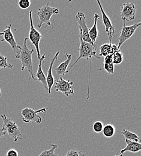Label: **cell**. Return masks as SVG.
I'll use <instances>...</instances> for the list:
<instances>
[{"mask_svg":"<svg viewBox=\"0 0 141 156\" xmlns=\"http://www.w3.org/2000/svg\"><path fill=\"white\" fill-rule=\"evenodd\" d=\"M28 38H25L22 47H21V51L20 54L16 58L19 59L22 63L21 70L24 71L25 69H27L30 73V77L33 80H36V78L34 74L33 66V59L32 55L34 52V50L33 49H30L28 46L26 42Z\"/></svg>","mask_w":141,"mask_h":156,"instance_id":"cell-1","label":"cell"},{"mask_svg":"<svg viewBox=\"0 0 141 156\" xmlns=\"http://www.w3.org/2000/svg\"><path fill=\"white\" fill-rule=\"evenodd\" d=\"M79 37L80 39V46L79 48V57L75 61V62L71 66L70 69H67V73L69 72V71L73 67V66L78 62L79 60L81 59H91L93 57H96L97 58L99 59L96 55L97 51H96V44H90L89 43L84 41L82 37H81V33L79 34Z\"/></svg>","mask_w":141,"mask_h":156,"instance_id":"cell-2","label":"cell"},{"mask_svg":"<svg viewBox=\"0 0 141 156\" xmlns=\"http://www.w3.org/2000/svg\"><path fill=\"white\" fill-rule=\"evenodd\" d=\"M59 13V9L56 7L51 6L50 2H48L46 5L42 7L39 8L37 16L39 18V23L37 25V28H41L43 25L46 24L45 28L48 26H51V18L53 15H58Z\"/></svg>","mask_w":141,"mask_h":156,"instance_id":"cell-3","label":"cell"},{"mask_svg":"<svg viewBox=\"0 0 141 156\" xmlns=\"http://www.w3.org/2000/svg\"><path fill=\"white\" fill-rule=\"evenodd\" d=\"M1 117L4 123L2 128L5 133L10 137L15 142L22 139V133L17 124L12 119L7 117L5 114L1 115Z\"/></svg>","mask_w":141,"mask_h":156,"instance_id":"cell-4","label":"cell"},{"mask_svg":"<svg viewBox=\"0 0 141 156\" xmlns=\"http://www.w3.org/2000/svg\"><path fill=\"white\" fill-rule=\"evenodd\" d=\"M47 110H48V108H43L37 111L29 108H24L21 112V114L23 117V121L25 123L31 122L40 124L42 121V119L39 114H45Z\"/></svg>","mask_w":141,"mask_h":156,"instance_id":"cell-5","label":"cell"},{"mask_svg":"<svg viewBox=\"0 0 141 156\" xmlns=\"http://www.w3.org/2000/svg\"><path fill=\"white\" fill-rule=\"evenodd\" d=\"M33 11L30 10L29 12V18H30V30L29 32V38L30 40L31 43L36 48V50L37 54V58L39 59L41 58V52L39 48V44L41 42V40L42 39V36L41 33L36 30L33 24V17H32Z\"/></svg>","mask_w":141,"mask_h":156,"instance_id":"cell-6","label":"cell"},{"mask_svg":"<svg viewBox=\"0 0 141 156\" xmlns=\"http://www.w3.org/2000/svg\"><path fill=\"white\" fill-rule=\"evenodd\" d=\"M141 25V22L134 23L132 25L126 26L125 24V21H123V25L120 32V35L118 38V44L117 46V49L120 50L122 44L127 40H128L135 34L136 30Z\"/></svg>","mask_w":141,"mask_h":156,"instance_id":"cell-7","label":"cell"},{"mask_svg":"<svg viewBox=\"0 0 141 156\" xmlns=\"http://www.w3.org/2000/svg\"><path fill=\"white\" fill-rule=\"evenodd\" d=\"M54 88L57 92L60 91L64 94L66 97H69L70 95L74 94V90L73 89V82L70 81V78L65 80L62 79V76H60V79L55 82Z\"/></svg>","mask_w":141,"mask_h":156,"instance_id":"cell-8","label":"cell"},{"mask_svg":"<svg viewBox=\"0 0 141 156\" xmlns=\"http://www.w3.org/2000/svg\"><path fill=\"white\" fill-rule=\"evenodd\" d=\"M137 7L134 2L123 3L121 6L120 17L123 21H131L135 19Z\"/></svg>","mask_w":141,"mask_h":156,"instance_id":"cell-9","label":"cell"},{"mask_svg":"<svg viewBox=\"0 0 141 156\" xmlns=\"http://www.w3.org/2000/svg\"><path fill=\"white\" fill-rule=\"evenodd\" d=\"M75 20L79 24V33H81V37L82 40L85 42L94 44V43H93L92 41L89 37L88 28L87 27L86 25V18L84 13L81 12H78L76 15Z\"/></svg>","mask_w":141,"mask_h":156,"instance_id":"cell-10","label":"cell"},{"mask_svg":"<svg viewBox=\"0 0 141 156\" xmlns=\"http://www.w3.org/2000/svg\"><path fill=\"white\" fill-rule=\"evenodd\" d=\"M1 34L3 36L4 41H6L13 49L15 57L16 58L20 54L21 47L17 44V43L15 39L13 34L12 31V24L7 25L6 27V29H5L1 33Z\"/></svg>","mask_w":141,"mask_h":156,"instance_id":"cell-11","label":"cell"},{"mask_svg":"<svg viewBox=\"0 0 141 156\" xmlns=\"http://www.w3.org/2000/svg\"><path fill=\"white\" fill-rule=\"evenodd\" d=\"M97 4L99 6L100 10L101 13V15H102L103 23L104 26L105 27V32L107 34V36L109 38V43H111L112 39V37L114 36V34H115V28L113 26L112 23L111 22L110 18H109V16L104 12L100 1L97 0Z\"/></svg>","mask_w":141,"mask_h":156,"instance_id":"cell-12","label":"cell"},{"mask_svg":"<svg viewBox=\"0 0 141 156\" xmlns=\"http://www.w3.org/2000/svg\"><path fill=\"white\" fill-rule=\"evenodd\" d=\"M60 54V52L58 51L56 54L55 55L54 57L51 59V63H50V66L49 67V69L48 71V74H47V76H46V82H47V85H48V93L50 94L51 93V90L52 87H54V83H55V79L54 77L53 73H52V68H53V66L55 63V62L57 61V59L58 57V55Z\"/></svg>","mask_w":141,"mask_h":156,"instance_id":"cell-13","label":"cell"},{"mask_svg":"<svg viewBox=\"0 0 141 156\" xmlns=\"http://www.w3.org/2000/svg\"><path fill=\"white\" fill-rule=\"evenodd\" d=\"M46 55L44 54L39 59V66H38V69L36 75V76L37 78V80H39V82H41L42 83V85L43 87V88L48 91V85H47V82H46V78L45 75L43 73V71L42 70V64L43 62H44V59H46Z\"/></svg>","mask_w":141,"mask_h":156,"instance_id":"cell-14","label":"cell"},{"mask_svg":"<svg viewBox=\"0 0 141 156\" xmlns=\"http://www.w3.org/2000/svg\"><path fill=\"white\" fill-rule=\"evenodd\" d=\"M126 147L122 149L120 151V154H123L125 152H132V153H138L141 150V144L139 142L130 141L125 139Z\"/></svg>","mask_w":141,"mask_h":156,"instance_id":"cell-15","label":"cell"},{"mask_svg":"<svg viewBox=\"0 0 141 156\" xmlns=\"http://www.w3.org/2000/svg\"><path fill=\"white\" fill-rule=\"evenodd\" d=\"M118 50L117 45L112 43H104L100 47L99 57H104L107 55L113 54Z\"/></svg>","mask_w":141,"mask_h":156,"instance_id":"cell-16","label":"cell"},{"mask_svg":"<svg viewBox=\"0 0 141 156\" xmlns=\"http://www.w3.org/2000/svg\"><path fill=\"white\" fill-rule=\"evenodd\" d=\"M94 24L93 25V27L88 29V34H89V37L91 39V40L92 41L93 43L95 44L97 39L99 36V32H98V28L97 27V22L99 20H100V16L98 14L95 13L94 16Z\"/></svg>","mask_w":141,"mask_h":156,"instance_id":"cell-17","label":"cell"},{"mask_svg":"<svg viewBox=\"0 0 141 156\" xmlns=\"http://www.w3.org/2000/svg\"><path fill=\"white\" fill-rule=\"evenodd\" d=\"M65 55L66 57L65 61L61 63L59 66H58L55 69V71L60 76L65 75V73H67V70L68 69V66L70 63V61L72 60V55L68 54L67 52H65Z\"/></svg>","mask_w":141,"mask_h":156,"instance_id":"cell-18","label":"cell"},{"mask_svg":"<svg viewBox=\"0 0 141 156\" xmlns=\"http://www.w3.org/2000/svg\"><path fill=\"white\" fill-rule=\"evenodd\" d=\"M115 127L112 124H107L103 126V135L106 137H112L115 133Z\"/></svg>","mask_w":141,"mask_h":156,"instance_id":"cell-19","label":"cell"},{"mask_svg":"<svg viewBox=\"0 0 141 156\" xmlns=\"http://www.w3.org/2000/svg\"><path fill=\"white\" fill-rule=\"evenodd\" d=\"M121 134L127 140H129L130 141H134L136 142H138L140 140V137L136 134L133 132H131L126 129H123L121 132Z\"/></svg>","mask_w":141,"mask_h":156,"instance_id":"cell-20","label":"cell"},{"mask_svg":"<svg viewBox=\"0 0 141 156\" xmlns=\"http://www.w3.org/2000/svg\"><path fill=\"white\" fill-rule=\"evenodd\" d=\"M13 67V65L8 63L7 58L0 54V70L1 69H12Z\"/></svg>","mask_w":141,"mask_h":156,"instance_id":"cell-21","label":"cell"},{"mask_svg":"<svg viewBox=\"0 0 141 156\" xmlns=\"http://www.w3.org/2000/svg\"><path fill=\"white\" fill-rule=\"evenodd\" d=\"M51 149L48 150H44L39 156H59L58 154L55 153V150L57 148L58 146L55 144H51Z\"/></svg>","mask_w":141,"mask_h":156,"instance_id":"cell-22","label":"cell"},{"mask_svg":"<svg viewBox=\"0 0 141 156\" xmlns=\"http://www.w3.org/2000/svg\"><path fill=\"white\" fill-rule=\"evenodd\" d=\"M123 61V55L120 50H118L112 54V63L114 64H120Z\"/></svg>","mask_w":141,"mask_h":156,"instance_id":"cell-23","label":"cell"},{"mask_svg":"<svg viewBox=\"0 0 141 156\" xmlns=\"http://www.w3.org/2000/svg\"><path fill=\"white\" fill-rule=\"evenodd\" d=\"M103 126L104 125L101 121H96L93 124V130L96 133H100L101 132H102L103 130Z\"/></svg>","mask_w":141,"mask_h":156,"instance_id":"cell-24","label":"cell"},{"mask_svg":"<svg viewBox=\"0 0 141 156\" xmlns=\"http://www.w3.org/2000/svg\"><path fill=\"white\" fill-rule=\"evenodd\" d=\"M65 156H85V154L83 153L82 150L72 149L67 151Z\"/></svg>","mask_w":141,"mask_h":156,"instance_id":"cell-25","label":"cell"},{"mask_svg":"<svg viewBox=\"0 0 141 156\" xmlns=\"http://www.w3.org/2000/svg\"><path fill=\"white\" fill-rule=\"evenodd\" d=\"M18 4L21 9L26 10L30 7L31 1L30 0H19Z\"/></svg>","mask_w":141,"mask_h":156,"instance_id":"cell-26","label":"cell"},{"mask_svg":"<svg viewBox=\"0 0 141 156\" xmlns=\"http://www.w3.org/2000/svg\"><path fill=\"white\" fill-rule=\"evenodd\" d=\"M103 69L111 75H113L114 73V64H104Z\"/></svg>","mask_w":141,"mask_h":156,"instance_id":"cell-27","label":"cell"},{"mask_svg":"<svg viewBox=\"0 0 141 156\" xmlns=\"http://www.w3.org/2000/svg\"><path fill=\"white\" fill-rule=\"evenodd\" d=\"M6 156H19V154L15 149H10L7 151Z\"/></svg>","mask_w":141,"mask_h":156,"instance_id":"cell-28","label":"cell"},{"mask_svg":"<svg viewBox=\"0 0 141 156\" xmlns=\"http://www.w3.org/2000/svg\"><path fill=\"white\" fill-rule=\"evenodd\" d=\"M112 54L107 55L104 58V64H112Z\"/></svg>","mask_w":141,"mask_h":156,"instance_id":"cell-29","label":"cell"},{"mask_svg":"<svg viewBox=\"0 0 141 156\" xmlns=\"http://www.w3.org/2000/svg\"><path fill=\"white\" fill-rule=\"evenodd\" d=\"M5 135H6V133H5L4 129L2 127L0 128V141L2 140L3 137Z\"/></svg>","mask_w":141,"mask_h":156,"instance_id":"cell-30","label":"cell"},{"mask_svg":"<svg viewBox=\"0 0 141 156\" xmlns=\"http://www.w3.org/2000/svg\"><path fill=\"white\" fill-rule=\"evenodd\" d=\"M4 41V37H3V36L2 35L1 33H0V42H2Z\"/></svg>","mask_w":141,"mask_h":156,"instance_id":"cell-31","label":"cell"},{"mask_svg":"<svg viewBox=\"0 0 141 156\" xmlns=\"http://www.w3.org/2000/svg\"><path fill=\"white\" fill-rule=\"evenodd\" d=\"M123 156V154H120V156H118V155H115V156Z\"/></svg>","mask_w":141,"mask_h":156,"instance_id":"cell-32","label":"cell"},{"mask_svg":"<svg viewBox=\"0 0 141 156\" xmlns=\"http://www.w3.org/2000/svg\"><path fill=\"white\" fill-rule=\"evenodd\" d=\"M1 96V88H0V97Z\"/></svg>","mask_w":141,"mask_h":156,"instance_id":"cell-33","label":"cell"}]
</instances>
